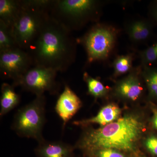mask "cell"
Returning a JSON list of instances; mask_svg holds the SVG:
<instances>
[{
  "mask_svg": "<svg viewBox=\"0 0 157 157\" xmlns=\"http://www.w3.org/2000/svg\"><path fill=\"white\" fill-rule=\"evenodd\" d=\"M145 128L140 115L128 113L99 128L86 130L76 147L84 154L103 149H113L135 155L139 153L138 142Z\"/></svg>",
  "mask_w": 157,
  "mask_h": 157,
  "instance_id": "1",
  "label": "cell"
},
{
  "mask_svg": "<svg viewBox=\"0 0 157 157\" xmlns=\"http://www.w3.org/2000/svg\"><path fill=\"white\" fill-rule=\"evenodd\" d=\"M76 44L71 31L50 15L26 51L33 66L63 72L75 61Z\"/></svg>",
  "mask_w": 157,
  "mask_h": 157,
  "instance_id": "2",
  "label": "cell"
},
{
  "mask_svg": "<svg viewBox=\"0 0 157 157\" xmlns=\"http://www.w3.org/2000/svg\"><path fill=\"white\" fill-rule=\"evenodd\" d=\"M104 2L95 0L54 1L50 14L69 30L82 28L91 22H97Z\"/></svg>",
  "mask_w": 157,
  "mask_h": 157,
  "instance_id": "3",
  "label": "cell"
},
{
  "mask_svg": "<svg viewBox=\"0 0 157 157\" xmlns=\"http://www.w3.org/2000/svg\"><path fill=\"white\" fill-rule=\"evenodd\" d=\"M20 2L21 10L11 28L18 47L26 51L50 17V10Z\"/></svg>",
  "mask_w": 157,
  "mask_h": 157,
  "instance_id": "4",
  "label": "cell"
},
{
  "mask_svg": "<svg viewBox=\"0 0 157 157\" xmlns=\"http://www.w3.org/2000/svg\"><path fill=\"white\" fill-rule=\"evenodd\" d=\"M45 96H36L33 101L18 109L12 124L17 135L36 139L39 143L44 140L42 132L45 121Z\"/></svg>",
  "mask_w": 157,
  "mask_h": 157,
  "instance_id": "5",
  "label": "cell"
},
{
  "mask_svg": "<svg viewBox=\"0 0 157 157\" xmlns=\"http://www.w3.org/2000/svg\"><path fill=\"white\" fill-rule=\"evenodd\" d=\"M118 30L109 25L97 23L80 39L86 51L89 63L105 60L116 45Z\"/></svg>",
  "mask_w": 157,
  "mask_h": 157,
  "instance_id": "6",
  "label": "cell"
},
{
  "mask_svg": "<svg viewBox=\"0 0 157 157\" xmlns=\"http://www.w3.org/2000/svg\"><path fill=\"white\" fill-rule=\"evenodd\" d=\"M57 71L51 68L34 66L24 74L13 81V86H19L23 89L35 94L44 95L45 92H56Z\"/></svg>",
  "mask_w": 157,
  "mask_h": 157,
  "instance_id": "7",
  "label": "cell"
},
{
  "mask_svg": "<svg viewBox=\"0 0 157 157\" xmlns=\"http://www.w3.org/2000/svg\"><path fill=\"white\" fill-rule=\"evenodd\" d=\"M33 66L26 51L20 48L0 52V73L5 78L13 81L19 78Z\"/></svg>",
  "mask_w": 157,
  "mask_h": 157,
  "instance_id": "8",
  "label": "cell"
},
{
  "mask_svg": "<svg viewBox=\"0 0 157 157\" xmlns=\"http://www.w3.org/2000/svg\"><path fill=\"white\" fill-rule=\"evenodd\" d=\"M141 70L140 66L134 68L128 76L118 82L115 88L117 95L132 101H136L142 96L144 88L140 78Z\"/></svg>",
  "mask_w": 157,
  "mask_h": 157,
  "instance_id": "9",
  "label": "cell"
},
{
  "mask_svg": "<svg viewBox=\"0 0 157 157\" xmlns=\"http://www.w3.org/2000/svg\"><path fill=\"white\" fill-rule=\"evenodd\" d=\"M82 106V103L79 98L68 86L66 85L57 101L55 110L65 126Z\"/></svg>",
  "mask_w": 157,
  "mask_h": 157,
  "instance_id": "10",
  "label": "cell"
},
{
  "mask_svg": "<svg viewBox=\"0 0 157 157\" xmlns=\"http://www.w3.org/2000/svg\"><path fill=\"white\" fill-rule=\"evenodd\" d=\"M154 23L151 19L135 20L127 24L126 33L132 42L135 44H143L151 38L153 33Z\"/></svg>",
  "mask_w": 157,
  "mask_h": 157,
  "instance_id": "11",
  "label": "cell"
},
{
  "mask_svg": "<svg viewBox=\"0 0 157 157\" xmlns=\"http://www.w3.org/2000/svg\"><path fill=\"white\" fill-rule=\"evenodd\" d=\"M121 113V110L117 105L109 104L101 108L96 116L82 120L75 121L73 124L82 127L89 126L92 124H97L104 126L118 119Z\"/></svg>",
  "mask_w": 157,
  "mask_h": 157,
  "instance_id": "12",
  "label": "cell"
},
{
  "mask_svg": "<svg viewBox=\"0 0 157 157\" xmlns=\"http://www.w3.org/2000/svg\"><path fill=\"white\" fill-rule=\"evenodd\" d=\"M36 153L38 157H74L73 147L61 141L44 140L39 142Z\"/></svg>",
  "mask_w": 157,
  "mask_h": 157,
  "instance_id": "13",
  "label": "cell"
},
{
  "mask_svg": "<svg viewBox=\"0 0 157 157\" xmlns=\"http://www.w3.org/2000/svg\"><path fill=\"white\" fill-rule=\"evenodd\" d=\"M21 10L20 1H0V20L8 26L12 28Z\"/></svg>",
  "mask_w": 157,
  "mask_h": 157,
  "instance_id": "14",
  "label": "cell"
},
{
  "mask_svg": "<svg viewBox=\"0 0 157 157\" xmlns=\"http://www.w3.org/2000/svg\"><path fill=\"white\" fill-rule=\"evenodd\" d=\"M14 87L7 83L2 85L0 99L1 117L6 115L19 104L20 97L14 90Z\"/></svg>",
  "mask_w": 157,
  "mask_h": 157,
  "instance_id": "15",
  "label": "cell"
},
{
  "mask_svg": "<svg viewBox=\"0 0 157 157\" xmlns=\"http://www.w3.org/2000/svg\"><path fill=\"white\" fill-rule=\"evenodd\" d=\"M134 56L132 54L119 56L116 58L113 63V76H121L130 73L133 70V62Z\"/></svg>",
  "mask_w": 157,
  "mask_h": 157,
  "instance_id": "16",
  "label": "cell"
},
{
  "mask_svg": "<svg viewBox=\"0 0 157 157\" xmlns=\"http://www.w3.org/2000/svg\"><path fill=\"white\" fill-rule=\"evenodd\" d=\"M19 48L14 39L12 28L0 20V52Z\"/></svg>",
  "mask_w": 157,
  "mask_h": 157,
  "instance_id": "17",
  "label": "cell"
},
{
  "mask_svg": "<svg viewBox=\"0 0 157 157\" xmlns=\"http://www.w3.org/2000/svg\"><path fill=\"white\" fill-rule=\"evenodd\" d=\"M141 69V75L146 83L150 96L157 99V66L145 67Z\"/></svg>",
  "mask_w": 157,
  "mask_h": 157,
  "instance_id": "18",
  "label": "cell"
},
{
  "mask_svg": "<svg viewBox=\"0 0 157 157\" xmlns=\"http://www.w3.org/2000/svg\"><path fill=\"white\" fill-rule=\"evenodd\" d=\"M83 79L87 84L89 94L95 98L104 97L108 93V89L99 79L90 76L87 73L83 74Z\"/></svg>",
  "mask_w": 157,
  "mask_h": 157,
  "instance_id": "19",
  "label": "cell"
},
{
  "mask_svg": "<svg viewBox=\"0 0 157 157\" xmlns=\"http://www.w3.org/2000/svg\"><path fill=\"white\" fill-rule=\"evenodd\" d=\"M141 68L152 66L157 62V41L151 46L139 52Z\"/></svg>",
  "mask_w": 157,
  "mask_h": 157,
  "instance_id": "20",
  "label": "cell"
},
{
  "mask_svg": "<svg viewBox=\"0 0 157 157\" xmlns=\"http://www.w3.org/2000/svg\"><path fill=\"white\" fill-rule=\"evenodd\" d=\"M87 157H127L126 154L113 149H103L86 153Z\"/></svg>",
  "mask_w": 157,
  "mask_h": 157,
  "instance_id": "21",
  "label": "cell"
},
{
  "mask_svg": "<svg viewBox=\"0 0 157 157\" xmlns=\"http://www.w3.org/2000/svg\"><path fill=\"white\" fill-rule=\"evenodd\" d=\"M144 145L151 154L157 157V136L151 135L147 137L144 141Z\"/></svg>",
  "mask_w": 157,
  "mask_h": 157,
  "instance_id": "22",
  "label": "cell"
},
{
  "mask_svg": "<svg viewBox=\"0 0 157 157\" xmlns=\"http://www.w3.org/2000/svg\"><path fill=\"white\" fill-rule=\"evenodd\" d=\"M149 13L154 22L157 23V1L152 2L150 6Z\"/></svg>",
  "mask_w": 157,
  "mask_h": 157,
  "instance_id": "23",
  "label": "cell"
},
{
  "mask_svg": "<svg viewBox=\"0 0 157 157\" xmlns=\"http://www.w3.org/2000/svg\"><path fill=\"white\" fill-rule=\"evenodd\" d=\"M153 111L154 113L152 120L153 124L155 128L157 129V110L156 109H153Z\"/></svg>",
  "mask_w": 157,
  "mask_h": 157,
  "instance_id": "24",
  "label": "cell"
}]
</instances>
